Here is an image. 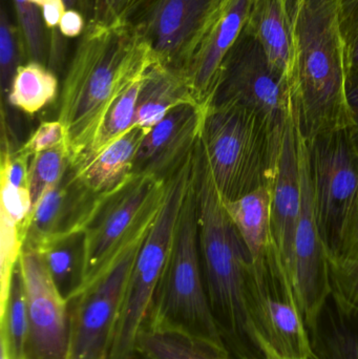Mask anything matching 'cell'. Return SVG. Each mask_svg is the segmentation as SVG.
Instances as JSON below:
<instances>
[{
	"mask_svg": "<svg viewBox=\"0 0 358 359\" xmlns=\"http://www.w3.org/2000/svg\"><path fill=\"white\" fill-rule=\"evenodd\" d=\"M135 359H225L177 333L144 328L139 333Z\"/></svg>",
	"mask_w": 358,
	"mask_h": 359,
	"instance_id": "484cf974",
	"label": "cell"
},
{
	"mask_svg": "<svg viewBox=\"0 0 358 359\" xmlns=\"http://www.w3.org/2000/svg\"><path fill=\"white\" fill-rule=\"evenodd\" d=\"M58 27L60 33L65 37L75 38L81 36L86 27L83 15L79 11L67 8Z\"/></svg>",
	"mask_w": 358,
	"mask_h": 359,
	"instance_id": "ab89813d",
	"label": "cell"
},
{
	"mask_svg": "<svg viewBox=\"0 0 358 359\" xmlns=\"http://www.w3.org/2000/svg\"><path fill=\"white\" fill-rule=\"evenodd\" d=\"M144 327L183 335L221 358L230 359L204 283L193 176L179 212L170 255Z\"/></svg>",
	"mask_w": 358,
	"mask_h": 359,
	"instance_id": "5b68a950",
	"label": "cell"
},
{
	"mask_svg": "<svg viewBox=\"0 0 358 359\" xmlns=\"http://www.w3.org/2000/svg\"><path fill=\"white\" fill-rule=\"evenodd\" d=\"M144 75L137 79L134 83L130 84L113 101V104L105 114L104 119L97 133L96 138H95L90 151L86 156L85 161L82 163V165L94 159L101 151H104L106 147L113 144L120 137L123 136L132 126H135L137 104H138L139 94H140ZM82 165H80L79 168H81Z\"/></svg>",
	"mask_w": 358,
	"mask_h": 359,
	"instance_id": "d4e9b609",
	"label": "cell"
},
{
	"mask_svg": "<svg viewBox=\"0 0 358 359\" xmlns=\"http://www.w3.org/2000/svg\"><path fill=\"white\" fill-rule=\"evenodd\" d=\"M159 0H92L88 23L135 27Z\"/></svg>",
	"mask_w": 358,
	"mask_h": 359,
	"instance_id": "f546056e",
	"label": "cell"
},
{
	"mask_svg": "<svg viewBox=\"0 0 358 359\" xmlns=\"http://www.w3.org/2000/svg\"><path fill=\"white\" fill-rule=\"evenodd\" d=\"M13 4L29 60L46 65L48 61V46L44 32L46 25L41 12L27 0H13Z\"/></svg>",
	"mask_w": 358,
	"mask_h": 359,
	"instance_id": "1f68e13d",
	"label": "cell"
},
{
	"mask_svg": "<svg viewBox=\"0 0 358 359\" xmlns=\"http://www.w3.org/2000/svg\"><path fill=\"white\" fill-rule=\"evenodd\" d=\"M48 271L65 299L79 287L83 270V233L50 245L41 251Z\"/></svg>",
	"mask_w": 358,
	"mask_h": 359,
	"instance_id": "4316f807",
	"label": "cell"
},
{
	"mask_svg": "<svg viewBox=\"0 0 358 359\" xmlns=\"http://www.w3.org/2000/svg\"><path fill=\"white\" fill-rule=\"evenodd\" d=\"M100 194L90 189L69 166L32 209L21 230L22 247L41 252L55 243L83 233Z\"/></svg>",
	"mask_w": 358,
	"mask_h": 359,
	"instance_id": "9a60e30c",
	"label": "cell"
},
{
	"mask_svg": "<svg viewBox=\"0 0 358 359\" xmlns=\"http://www.w3.org/2000/svg\"><path fill=\"white\" fill-rule=\"evenodd\" d=\"M350 133L351 141H352L354 149H357L358 154V122H354L351 128H349Z\"/></svg>",
	"mask_w": 358,
	"mask_h": 359,
	"instance_id": "7bdbcfd3",
	"label": "cell"
},
{
	"mask_svg": "<svg viewBox=\"0 0 358 359\" xmlns=\"http://www.w3.org/2000/svg\"><path fill=\"white\" fill-rule=\"evenodd\" d=\"M349 107H350L351 116H352V124L358 122V86L347 90Z\"/></svg>",
	"mask_w": 358,
	"mask_h": 359,
	"instance_id": "60d3db41",
	"label": "cell"
},
{
	"mask_svg": "<svg viewBox=\"0 0 358 359\" xmlns=\"http://www.w3.org/2000/svg\"><path fill=\"white\" fill-rule=\"evenodd\" d=\"M338 4L343 37L347 46L358 33V0H338Z\"/></svg>",
	"mask_w": 358,
	"mask_h": 359,
	"instance_id": "8d00e7d4",
	"label": "cell"
},
{
	"mask_svg": "<svg viewBox=\"0 0 358 359\" xmlns=\"http://www.w3.org/2000/svg\"><path fill=\"white\" fill-rule=\"evenodd\" d=\"M65 143V130L59 120L42 122L29 140L18 149V153L33 158L37 154L54 149Z\"/></svg>",
	"mask_w": 358,
	"mask_h": 359,
	"instance_id": "e575fe53",
	"label": "cell"
},
{
	"mask_svg": "<svg viewBox=\"0 0 358 359\" xmlns=\"http://www.w3.org/2000/svg\"><path fill=\"white\" fill-rule=\"evenodd\" d=\"M224 205L252 257H256L273 241L271 188H260L237 200L224 201Z\"/></svg>",
	"mask_w": 358,
	"mask_h": 359,
	"instance_id": "7402d4cb",
	"label": "cell"
},
{
	"mask_svg": "<svg viewBox=\"0 0 358 359\" xmlns=\"http://www.w3.org/2000/svg\"><path fill=\"white\" fill-rule=\"evenodd\" d=\"M1 209L0 215H6L20 224L21 230L32 211L31 194L27 187H16L6 180L0 179ZM22 234V233H21Z\"/></svg>",
	"mask_w": 358,
	"mask_h": 359,
	"instance_id": "836d02e7",
	"label": "cell"
},
{
	"mask_svg": "<svg viewBox=\"0 0 358 359\" xmlns=\"http://www.w3.org/2000/svg\"><path fill=\"white\" fill-rule=\"evenodd\" d=\"M224 0H159L135 27L158 65L184 73Z\"/></svg>",
	"mask_w": 358,
	"mask_h": 359,
	"instance_id": "4fadbf2b",
	"label": "cell"
},
{
	"mask_svg": "<svg viewBox=\"0 0 358 359\" xmlns=\"http://www.w3.org/2000/svg\"><path fill=\"white\" fill-rule=\"evenodd\" d=\"M146 236L132 245L109 269L67 297V359H109L128 280Z\"/></svg>",
	"mask_w": 358,
	"mask_h": 359,
	"instance_id": "30bf717a",
	"label": "cell"
},
{
	"mask_svg": "<svg viewBox=\"0 0 358 359\" xmlns=\"http://www.w3.org/2000/svg\"><path fill=\"white\" fill-rule=\"evenodd\" d=\"M229 1H230V0H224V1H223L222 10H221V12H222L223 8L227 6V4H228Z\"/></svg>",
	"mask_w": 358,
	"mask_h": 359,
	"instance_id": "ee69618b",
	"label": "cell"
},
{
	"mask_svg": "<svg viewBox=\"0 0 358 359\" xmlns=\"http://www.w3.org/2000/svg\"><path fill=\"white\" fill-rule=\"evenodd\" d=\"M342 261H358V192L349 211L336 259Z\"/></svg>",
	"mask_w": 358,
	"mask_h": 359,
	"instance_id": "d590c367",
	"label": "cell"
},
{
	"mask_svg": "<svg viewBox=\"0 0 358 359\" xmlns=\"http://www.w3.org/2000/svg\"><path fill=\"white\" fill-rule=\"evenodd\" d=\"M27 330V290L18 263L8 291L0 297V350H4L11 359H25Z\"/></svg>",
	"mask_w": 358,
	"mask_h": 359,
	"instance_id": "603a6c76",
	"label": "cell"
},
{
	"mask_svg": "<svg viewBox=\"0 0 358 359\" xmlns=\"http://www.w3.org/2000/svg\"><path fill=\"white\" fill-rule=\"evenodd\" d=\"M305 143L319 234L328 259H336L358 192V154L349 128L324 133Z\"/></svg>",
	"mask_w": 358,
	"mask_h": 359,
	"instance_id": "9c48e42d",
	"label": "cell"
},
{
	"mask_svg": "<svg viewBox=\"0 0 358 359\" xmlns=\"http://www.w3.org/2000/svg\"><path fill=\"white\" fill-rule=\"evenodd\" d=\"M291 111L305 141L352 126L338 0H291Z\"/></svg>",
	"mask_w": 358,
	"mask_h": 359,
	"instance_id": "3957f363",
	"label": "cell"
},
{
	"mask_svg": "<svg viewBox=\"0 0 358 359\" xmlns=\"http://www.w3.org/2000/svg\"><path fill=\"white\" fill-rule=\"evenodd\" d=\"M19 266L27 297L25 359L69 358V309L41 253L22 247Z\"/></svg>",
	"mask_w": 358,
	"mask_h": 359,
	"instance_id": "5bb4252c",
	"label": "cell"
},
{
	"mask_svg": "<svg viewBox=\"0 0 358 359\" xmlns=\"http://www.w3.org/2000/svg\"><path fill=\"white\" fill-rule=\"evenodd\" d=\"M252 0H230L202 40L184 71L195 100L209 103L221 67L245 27Z\"/></svg>",
	"mask_w": 358,
	"mask_h": 359,
	"instance_id": "ac0fdd59",
	"label": "cell"
},
{
	"mask_svg": "<svg viewBox=\"0 0 358 359\" xmlns=\"http://www.w3.org/2000/svg\"><path fill=\"white\" fill-rule=\"evenodd\" d=\"M347 90L358 86V33L350 43L345 46Z\"/></svg>",
	"mask_w": 358,
	"mask_h": 359,
	"instance_id": "f35d334b",
	"label": "cell"
},
{
	"mask_svg": "<svg viewBox=\"0 0 358 359\" xmlns=\"http://www.w3.org/2000/svg\"><path fill=\"white\" fill-rule=\"evenodd\" d=\"M205 107L184 103L149 130L135 158L132 174L166 181L193 155L199 142Z\"/></svg>",
	"mask_w": 358,
	"mask_h": 359,
	"instance_id": "2e32d148",
	"label": "cell"
},
{
	"mask_svg": "<svg viewBox=\"0 0 358 359\" xmlns=\"http://www.w3.org/2000/svg\"><path fill=\"white\" fill-rule=\"evenodd\" d=\"M69 166L71 162L65 143L37 154L32 158L29 168L32 209L46 192L58 184Z\"/></svg>",
	"mask_w": 358,
	"mask_h": 359,
	"instance_id": "83f0119b",
	"label": "cell"
},
{
	"mask_svg": "<svg viewBox=\"0 0 358 359\" xmlns=\"http://www.w3.org/2000/svg\"><path fill=\"white\" fill-rule=\"evenodd\" d=\"M319 359H358V331L340 323L317 333L312 339Z\"/></svg>",
	"mask_w": 358,
	"mask_h": 359,
	"instance_id": "d6a6232c",
	"label": "cell"
},
{
	"mask_svg": "<svg viewBox=\"0 0 358 359\" xmlns=\"http://www.w3.org/2000/svg\"><path fill=\"white\" fill-rule=\"evenodd\" d=\"M157 63L135 27L88 23L67 67L59 98L69 162L78 168L113 101Z\"/></svg>",
	"mask_w": 358,
	"mask_h": 359,
	"instance_id": "6da1fadb",
	"label": "cell"
},
{
	"mask_svg": "<svg viewBox=\"0 0 358 359\" xmlns=\"http://www.w3.org/2000/svg\"><path fill=\"white\" fill-rule=\"evenodd\" d=\"M315 359H319V358H315Z\"/></svg>",
	"mask_w": 358,
	"mask_h": 359,
	"instance_id": "f6af8a7d",
	"label": "cell"
},
{
	"mask_svg": "<svg viewBox=\"0 0 358 359\" xmlns=\"http://www.w3.org/2000/svg\"><path fill=\"white\" fill-rule=\"evenodd\" d=\"M197 102L184 73L163 65H151L143 78L135 126L151 130L174 107Z\"/></svg>",
	"mask_w": 358,
	"mask_h": 359,
	"instance_id": "ffe728a7",
	"label": "cell"
},
{
	"mask_svg": "<svg viewBox=\"0 0 358 359\" xmlns=\"http://www.w3.org/2000/svg\"><path fill=\"white\" fill-rule=\"evenodd\" d=\"M193 189L204 283L230 359H265L249 318L254 257L225 208L201 137L195 151Z\"/></svg>",
	"mask_w": 358,
	"mask_h": 359,
	"instance_id": "7a4b0ae2",
	"label": "cell"
},
{
	"mask_svg": "<svg viewBox=\"0 0 358 359\" xmlns=\"http://www.w3.org/2000/svg\"><path fill=\"white\" fill-rule=\"evenodd\" d=\"M193 165L195 151L166 180L163 205L137 255L128 280L109 359H135L137 339L146 324L170 255L179 212L193 180Z\"/></svg>",
	"mask_w": 358,
	"mask_h": 359,
	"instance_id": "52a82bcc",
	"label": "cell"
},
{
	"mask_svg": "<svg viewBox=\"0 0 358 359\" xmlns=\"http://www.w3.org/2000/svg\"><path fill=\"white\" fill-rule=\"evenodd\" d=\"M209 104L254 109L285 128L291 114L289 79L270 65L260 42L243 29L221 67Z\"/></svg>",
	"mask_w": 358,
	"mask_h": 359,
	"instance_id": "8fae6325",
	"label": "cell"
},
{
	"mask_svg": "<svg viewBox=\"0 0 358 359\" xmlns=\"http://www.w3.org/2000/svg\"><path fill=\"white\" fill-rule=\"evenodd\" d=\"M244 29L260 42L270 65L289 79L294 48L291 0H252Z\"/></svg>",
	"mask_w": 358,
	"mask_h": 359,
	"instance_id": "d6986e66",
	"label": "cell"
},
{
	"mask_svg": "<svg viewBox=\"0 0 358 359\" xmlns=\"http://www.w3.org/2000/svg\"><path fill=\"white\" fill-rule=\"evenodd\" d=\"M252 332L265 359H315L312 337L275 242L254 257Z\"/></svg>",
	"mask_w": 358,
	"mask_h": 359,
	"instance_id": "ba28073f",
	"label": "cell"
},
{
	"mask_svg": "<svg viewBox=\"0 0 358 359\" xmlns=\"http://www.w3.org/2000/svg\"><path fill=\"white\" fill-rule=\"evenodd\" d=\"M302 204L294 240L290 280L311 337L319 332L324 308L331 297L327 253L319 234L313 207L307 163L306 143L298 134Z\"/></svg>",
	"mask_w": 358,
	"mask_h": 359,
	"instance_id": "7c38bea8",
	"label": "cell"
},
{
	"mask_svg": "<svg viewBox=\"0 0 358 359\" xmlns=\"http://www.w3.org/2000/svg\"><path fill=\"white\" fill-rule=\"evenodd\" d=\"M63 1L67 6V8H71V10H77L83 13L86 8V1L88 0H63Z\"/></svg>",
	"mask_w": 358,
	"mask_h": 359,
	"instance_id": "b9f144b4",
	"label": "cell"
},
{
	"mask_svg": "<svg viewBox=\"0 0 358 359\" xmlns=\"http://www.w3.org/2000/svg\"><path fill=\"white\" fill-rule=\"evenodd\" d=\"M285 128L239 105H206L201 143L223 200L273 187Z\"/></svg>",
	"mask_w": 358,
	"mask_h": 359,
	"instance_id": "277c9868",
	"label": "cell"
},
{
	"mask_svg": "<svg viewBox=\"0 0 358 359\" xmlns=\"http://www.w3.org/2000/svg\"><path fill=\"white\" fill-rule=\"evenodd\" d=\"M149 132L146 128L132 126L94 159L77 170L73 168L77 176L96 194L117 187L132 174L135 158Z\"/></svg>",
	"mask_w": 358,
	"mask_h": 359,
	"instance_id": "44dd1931",
	"label": "cell"
},
{
	"mask_svg": "<svg viewBox=\"0 0 358 359\" xmlns=\"http://www.w3.org/2000/svg\"><path fill=\"white\" fill-rule=\"evenodd\" d=\"M27 48L20 27L12 22L6 6L0 12V86L2 104L8 100L15 74L22 65Z\"/></svg>",
	"mask_w": 358,
	"mask_h": 359,
	"instance_id": "f1b7e54d",
	"label": "cell"
},
{
	"mask_svg": "<svg viewBox=\"0 0 358 359\" xmlns=\"http://www.w3.org/2000/svg\"><path fill=\"white\" fill-rule=\"evenodd\" d=\"M58 79L52 69L37 61H27L15 74L8 102L23 113L34 115L58 97Z\"/></svg>",
	"mask_w": 358,
	"mask_h": 359,
	"instance_id": "cb8c5ba5",
	"label": "cell"
},
{
	"mask_svg": "<svg viewBox=\"0 0 358 359\" xmlns=\"http://www.w3.org/2000/svg\"><path fill=\"white\" fill-rule=\"evenodd\" d=\"M302 204L298 135L290 114L275 182L271 187V232L290 278L294 264V240Z\"/></svg>",
	"mask_w": 358,
	"mask_h": 359,
	"instance_id": "e0dca14e",
	"label": "cell"
},
{
	"mask_svg": "<svg viewBox=\"0 0 358 359\" xmlns=\"http://www.w3.org/2000/svg\"><path fill=\"white\" fill-rule=\"evenodd\" d=\"M165 192L164 180L132 174L117 187L100 194L83 232L80 285L103 273L132 245L149 233Z\"/></svg>",
	"mask_w": 358,
	"mask_h": 359,
	"instance_id": "8992f818",
	"label": "cell"
},
{
	"mask_svg": "<svg viewBox=\"0 0 358 359\" xmlns=\"http://www.w3.org/2000/svg\"><path fill=\"white\" fill-rule=\"evenodd\" d=\"M29 4L39 8L46 29L59 27L61 18L67 10L63 0H27Z\"/></svg>",
	"mask_w": 358,
	"mask_h": 359,
	"instance_id": "74e56055",
	"label": "cell"
},
{
	"mask_svg": "<svg viewBox=\"0 0 358 359\" xmlns=\"http://www.w3.org/2000/svg\"><path fill=\"white\" fill-rule=\"evenodd\" d=\"M331 297L340 316L358 320V261L329 259Z\"/></svg>",
	"mask_w": 358,
	"mask_h": 359,
	"instance_id": "4dcf8cb0",
	"label": "cell"
}]
</instances>
